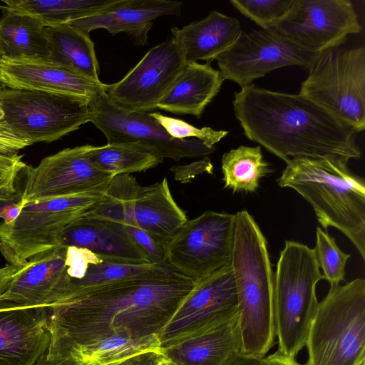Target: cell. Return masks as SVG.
<instances>
[{"label":"cell","instance_id":"1","mask_svg":"<svg viewBox=\"0 0 365 365\" xmlns=\"http://www.w3.org/2000/svg\"><path fill=\"white\" fill-rule=\"evenodd\" d=\"M195 283L167 263L148 272L73 292L48 307V358L115 335L159 334Z\"/></svg>","mask_w":365,"mask_h":365},{"label":"cell","instance_id":"2","mask_svg":"<svg viewBox=\"0 0 365 365\" xmlns=\"http://www.w3.org/2000/svg\"><path fill=\"white\" fill-rule=\"evenodd\" d=\"M232 105L247 138L285 163L296 158H361L356 131L300 93L251 83L235 93Z\"/></svg>","mask_w":365,"mask_h":365},{"label":"cell","instance_id":"3","mask_svg":"<svg viewBox=\"0 0 365 365\" xmlns=\"http://www.w3.org/2000/svg\"><path fill=\"white\" fill-rule=\"evenodd\" d=\"M230 265L237 296L240 354L263 358L277 338L274 276L267 240L247 210L235 214Z\"/></svg>","mask_w":365,"mask_h":365},{"label":"cell","instance_id":"4","mask_svg":"<svg viewBox=\"0 0 365 365\" xmlns=\"http://www.w3.org/2000/svg\"><path fill=\"white\" fill-rule=\"evenodd\" d=\"M340 156L296 158L286 163L277 182L297 192L312 207L319 224L334 227L365 259V182Z\"/></svg>","mask_w":365,"mask_h":365},{"label":"cell","instance_id":"5","mask_svg":"<svg viewBox=\"0 0 365 365\" xmlns=\"http://www.w3.org/2000/svg\"><path fill=\"white\" fill-rule=\"evenodd\" d=\"M305 346L304 365L365 363V280L330 287L318 303Z\"/></svg>","mask_w":365,"mask_h":365},{"label":"cell","instance_id":"6","mask_svg":"<svg viewBox=\"0 0 365 365\" xmlns=\"http://www.w3.org/2000/svg\"><path fill=\"white\" fill-rule=\"evenodd\" d=\"M274 276L277 351L295 358L305 346L319 303L316 287L324 277L314 249L291 240L280 252Z\"/></svg>","mask_w":365,"mask_h":365},{"label":"cell","instance_id":"7","mask_svg":"<svg viewBox=\"0 0 365 365\" xmlns=\"http://www.w3.org/2000/svg\"><path fill=\"white\" fill-rule=\"evenodd\" d=\"M106 192H88L24 205L9 222L0 223V252L20 268L33 257L60 247L59 236L74 220L98 204Z\"/></svg>","mask_w":365,"mask_h":365},{"label":"cell","instance_id":"8","mask_svg":"<svg viewBox=\"0 0 365 365\" xmlns=\"http://www.w3.org/2000/svg\"><path fill=\"white\" fill-rule=\"evenodd\" d=\"M88 212L124 227H138L165 246L187 220L165 178L145 187L130 174L114 176L103 198Z\"/></svg>","mask_w":365,"mask_h":365},{"label":"cell","instance_id":"9","mask_svg":"<svg viewBox=\"0 0 365 365\" xmlns=\"http://www.w3.org/2000/svg\"><path fill=\"white\" fill-rule=\"evenodd\" d=\"M300 94L352 127L365 128V48L335 47L319 53Z\"/></svg>","mask_w":365,"mask_h":365},{"label":"cell","instance_id":"10","mask_svg":"<svg viewBox=\"0 0 365 365\" xmlns=\"http://www.w3.org/2000/svg\"><path fill=\"white\" fill-rule=\"evenodd\" d=\"M1 120L29 145L51 143L90 122L89 101L37 91L0 90Z\"/></svg>","mask_w":365,"mask_h":365},{"label":"cell","instance_id":"11","mask_svg":"<svg viewBox=\"0 0 365 365\" xmlns=\"http://www.w3.org/2000/svg\"><path fill=\"white\" fill-rule=\"evenodd\" d=\"M235 214L206 211L187 220L166 245V263L195 284L231 263Z\"/></svg>","mask_w":365,"mask_h":365},{"label":"cell","instance_id":"12","mask_svg":"<svg viewBox=\"0 0 365 365\" xmlns=\"http://www.w3.org/2000/svg\"><path fill=\"white\" fill-rule=\"evenodd\" d=\"M93 145L63 149L44 158L36 167L26 165L21 201L41 202L88 192H106L113 176L91 159Z\"/></svg>","mask_w":365,"mask_h":365},{"label":"cell","instance_id":"13","mask_svg":"<svg viewBox=\"0 0 365 365\" xmlns=\"http://www.w3.org/2000/svg\"><path fill=\"white\" fill-rule=\"evenodd\" d=\"M89 107L90 122L104 134L107 144L140 143L154 148L163 158L175 161L205 157L215 150L197 139L171 137L150 113L118 106L110 100L106 90L89 101Z\"/></svg>","mask_w":365,"mask_h":365},{"label":"cell","instance_id":"14","mask_svg":"<svg viewBox=\"0 0 365 365\" xmlns=\"http://www.w3.org/2000/svg\"><path fill=\"white\" fill-rule=\"evenodd\" d=\"M237 315L231 265L195 283L160 334L163 349L221 325Z\"/></svg>","mask_w":365,"mask_h":365},{"label":"cell","instance_id":"15","mask_svg":"<svg viewBox=\"0 0 365 365\" xmlns=\"http://www.w3.org/2000/svg\"><path fill=\"white\" fill-rule=\"evenodd\" d=\"M319 54L296 46L273 29H261L242 31L235 43L215 60L225 80L242 87L283 67L309 68Z\"/></svg>","mask_w":365,"mask_h":365},{"label":"cell","instance_id":"16","mask_svg":"<svg viewBox=\"0 0 365 365\" xmlns=\"http://www.w3.org/2000/svg\"><path fill=\"white\" fill-rule=\"evenodd\" d=\"M305 51L321 53L339 47L362 27L348 0H296L289 14L272 29Z\"/></svg>","mask_w":365,"mask_h":365},{"label":"cell","instance_id":"17","mask_svg":"<svg viewBox=\"0 0 365 365\" xmlns=\"http://www.w3.org/2000/svg\"><path fill=\"white\" fill-rule=\"evenodd\" d=\"M186 63L171 38L150 49L120 81L107 85L114 103L129 110H154Z\"/></svg>","mask_w":365,"mask_h":365},{"label":"cell","instance_id":"18","mask_svg":"<svg viewBox=\"0 0 365 365\" xmlns=\"http://www.w3.org/2000/svg\"><path fill=\"white\" fill-rule=\"evenodd\" d=\"M66 252L67 247H56L19 268L0 295V308L50 307L63 300L70 285Z\"/></svg>","mask_w":365,"mask_h":365},{"label":"cell","instance_id":"19","mask_svg":"<svg viewBox=\"0 0 365 365\" xmlns=\"http://www.w3.org/2000/svg\"><path fill=\"white\" fill-rule=\"evenodd\" d=\"M0 81L9 88L65 95L89 101L107 88L101 81L89 79L46 58L26 56L2 57Z\"/></svg>","mask_w":365,"mask_h":365},{"label":"cell","instance_id":"20","mask_svg":"<svg viewBox=\"0 0 365 365\" xmlns=\"http://www.w3.org/2000/svg\"><path fill=\"white\" fill-rule=\"evenodd\" d=\"M58 243L59 246L85 248L108 260L125 264H151L122 224L88 211L65 228Z\"/></svg>","mask_w":365,"mask_h":365},{"label":"cell","instance_id":"21","mask_svg":"<svg viewBox=\"0 0 365 365\" xmlns=\"http://www.w3.org/2000/svg\"><path fill=\"white\" fill-rule=\"evenodd\" d=\"M48 307L0 308V365H34L49 345Z\"/></svg>","mask_w":365,"mask_h":365},{"label":"cell","instance_id":"22","mask_svg":"<svg viewBox=\"0 0 365 365\" xmlns=\"http://www.w3.org/2000/svg\"><path fill=\"white\" fill-rule=\"evenodd\" d=\"M182 4L168 0H117L102 12L68 25L87 34L97 29H104L111 35L124 32L135 45L144 46L155 20L165 15H180Z\"/></svg>","mask_w":365,"mask_h":365},{"label":"cell","instance_id":"23","mask_svg":"<svg viewBox=\"0 0 365 365\" xmlns=\"http://www.w3.org/2000/svg\"><path fill=\"white\" fill-rule=\"evenodd\" d=\"M172 38L186 63H210L231 47L242 32L239 20L212 11L182 29H171Z\"/></svg>","mask_w":365,"mask_h":365},{"label":"cell","instance_id":"24","mask_svg":"<svg viewBox=\"0 0 365 365\" xmlns=\"http://www.w3.org/2000/svg\"><path fill=\"white\" fill-rule=\"evenodd\" d=\"M224 81L220 71L209 62L186 63L157 108L199 118L220 91Z\"/></svg>","mask_w":365,"mask_h":365},{"label":"cell","instance_id":"25","mask_svg":"<svg viewBox=\"0 0 365 365\" xmlns=\"http://www.w3.org/2000/svg\"><path fill=\"white\" fill-rule=\"evenodd\" d=\"M237 315L230 321L163 349L177 365H224L240 353Z\"/></svg>","mask_w":365,"mask_h":365},{"label":"cell","instance_id":"26","mask_svg":"<svg viewBox=\"0 0 365 365\" xmlns=\"http://www.w3.org/2000/svg\"><path fill=\"white\" fill-rule=\"evenodd\" d=\"M157 264H125L108 260L85 248L67 247L66 265L70 285L66 297L75 291L142 274Z\"/></svg>","mask_w":365,"mask_h":365},{"label":"cell","instance_id":"27","mask_svg":"<svg viewBox=\"0 0 365 365\" xmlns=\"http://www.w3.org/2000/svg\"><path fill=\"white\" fill-rule=\"evenodd\" d=\"M46 34L48 60L89 79L100 81L94 43L89 34L68 24L46 27Z\"/></svg>","mask_w":365,"mask_h":365},{"label":"cell","instance_id":"28","mask_svg":"<svg viewBox=\"0 0 365 365\" xmlns=\"http://www.w3.org/2000/svg\"><path fill=\"white\" fill-rule=\"evenodd\" d=\"M150 352H163L159 334L139 339L115 335L73 346L61 356H71L78 365H120L133 357Z\"/></svg>","mask_w":365,"mask_h":365},{"label":"cell","instance_id":"29","mask_svg":"<svg viewBox=\"0 0 365 365\" xmlns=\"http://www.w3.org/2000/svg\"><path fill=\"white\" fill-rule=\"evenodd\" d=\"M0 38L4 56L47 58L46 26L37 19L4 9L0 16Z\"/></svg>","mask_w":365,"mask_h":365},{"label":"cell","instance_id":"30","mask_svg":"<svg viewBox=\"0 0 365 365\" xmlns=\"http://www.w3.org/2000/svg\"><path fill=\"white\" fill-rule=\"evenodd\" d=\"M117 0H3L6 9L30 15L46 27L70 24L98 14Z\"/></svg>","mask_w":365,"mask_h":365},{"label":"cell","instance_id":"31","mask_svg":"<svg viewBox=\"0 0 365 365\" xmlns=\"http://www.w3.org/2000/svg\"><path fill=\"white\" fill-rule=\"evenodd\" d=\"M92 161L113 177L153 168L163 162L154 148L140 143H123L94 146L90 152Z\"/></svg>","mask_w":365,"mask_h":365},{"label":"cell","instance_id":"32","mask_svg":"<svg viewBox=\"0 0 365 365\" xmlns=\"http://www.w3.org/2000/svg\"><path fill=\"white\" fill-rule=\"evenodd\" d=\"M222 171L225 188L234 192H253L260 180L272 173V169L264 159L259 145H240L223 154Z\"/></svg>","mask_w":365,"mask_h":365},{"label":"cell","instance_id":"33","mask_svg":"<svg viewBox=\"0 0 365 365\" xmlns=\"http://www.w3.org/2000/svg\"><path fill=\"white\" fill-rule=\"evenodd\" d=\"M314 251L317 264L322 269L324 277L330 287L339 285L344 280L345 267L350 255L342 252L335 239L319 227L316 231Z\"/></svg>","mask_w":365,"mask_h":365},{"label":"cell","instance_id":"34","mask_svg":"<svg viewBox=\"0 0 365 365\" xmlns=\"http://www.w3.org/2000/svg\"><path fill=\"white\" fill-rule=\"evenodd\" d=\"M296 0H231L240 13L262 29L274 28L291 11Z\"/></svg>","mask_w":365,"mask_h":365},{"label":"cell","instance_id":"35","mask_svg":"<svg viewBox=\"0 0 365 365\" xmlns=\"http://www.w3.org/2000/svg\"><path fill=\"white\" fill-rule=\"evenodd\" d=\"M150 115L171 137L178 139H197L209 147L215 146V143L229 133L227 130H217L210 127L198 128L181 119L166 116L159 112L150 113Z\"/></svg>","mask_w":365,"mask_h":365},{"label":"cell","instance_id":"36","mask_svg":"<svg viewBox=\"0 0 365 365\" xmlns=\"http://www.w3.org/2000/svg\"><path fill=\"white\" fill-rule=\"evenodd\" d=\"M171 170L175 173V178L178 180L185 182L187 179L204 173L212 174L213 166L210 158H205L188 165L173 167Z\"/></svg>","mask_w":365,"mask_h":365},{"label":"cell","instance_id":"37","mask_svg":"<svg viewBox=\"0 0 365 365\" xmlns=\"http://www.w3.org/2000/svg\"><path fill=\"white\" fill-rule=\"evenodd\" d=\"M224 365H267L265 356L259 358L240 353L233 356Z\"/></svg>","mask_w":365,"mask_h":365},{"label":"cell","instance_id":"38","mask_svg":"<svg viewBox=\"0 0 365 365\" xmlns=\"http://www.w3.org/2000/svg\"><path fill=\"white\" fill-rule=\"evenodd\" d=\"M34 365H78L76 361L69 356H61L48 358L46 352L36 361Z\"/></svg>","mask_w":365,"mask_h":365},{"label":"cell","instance_id":"39","mask_svg":"<svg viewBox=\"0 0 365 365\" xmlns=\"http://www.w3.org/2000/svg\"><path fill=\"white\" fill-rule=\"evenodd\" d=\"M160 354L161 353L150 352L140 354L127 360L120 365H153Z\"/></svg>","mask_w":365,"mask_h":365},{"label":"cell","instance_id":"40","mask_svg":"<svg viewBox=\"0 0 365 365\" xmlns=\"http://www.w3.org/2000/svg\"><path fill=\"white\" fill-rule=\"evenodd\" d=\"M267 365H302L295 358L289 357L276 351L272 354L265 356Z\"/></svg>","mask_w":365,"mask_h":365},{"label":"cell","instance_id":"41","mask_svg":"<svg viewBox=\"0 0 365 365\" xmlns=\"http://www.w3.org/2000/svg\"><path fill=\"white\" fill-rule=\"evenodd\" d=\"M17 269L9 264L0 268V295L7 288Z\"/></svg>","mask_w":365,"mask_h":365},{"label":"cell","instance_id":"42","mask_svg":"<svg viewBox=\"0 0 365 365\" xmlns=\"http://www.w3.org/2000/svg\"><path fill=\"white\" fill-rule=\"evenodd\" d=\"M19 202H21V195L19 192L13 195L0 197V217L4 219L7 208Z\"/></svg>","mask_w":365,"mask_h":365},{"label":"cell","instance_id":"43","mask_svg":"<svg viewBox=\"0 0 365 365\" xmlns=\"http://www.w3.org/2000/svg\"><path fill=\"white\" fill-rule=\"evenodd\" d=\"M24 205V204L21 201L19 203L9 206L6 210L3 222H9L16 218Z\"/></svg>","mask_w":365,"mask_h":365},{"label":"cell","instance_id":"44","mask_svg":"<svg viewBox=\"0 0 365 365\" xmlns=\"http://www.w3.org/2000/svg\"><path fill=\"white\" fill-rule=\"evenodd\" d=\"M153 365H177L163 353L160 354Z\"/></svg>","mask_w":365,"mask_h":365},{"label":"cell","instance_id":"45","mask_svg":"<svg viewBox=\"0 0 365 365\" xmlns=\"http://www.w3.org/2000/svg\"><path fill=\"white\" fill-rule=\"evenodd\" d=\"M4 56V53L2 43H1V41L0 38V59ZM4 88H5V86L2 84V83L0 81V90L3 89Z\"/></svg>","mask_w":365,"mask_h":365},{"label":"cell","instance_id":"46","mask_svg":"<svg viewBox=\"0 0 365 365\" xmlns=\"http://www.w3.org/2000/svg\"><path fill=\"white\" fill-rule=\"evenodd\" d=\"M3 118H4V111L1 108V107L0 106V123L2 120Z\"/></svg>","mask_w":365,"mask_h":365},{"label":"cell","instance_id":"47","mask_svg":"<svg viewBox=\"0 0 365 365\" xmlns=\"http://www.w3.org/2000/svg\"><path fill=\"white\" fill-rule=\"evenodd\" d=\"M4 9V5L1 6L0 5V9L3 10Z\"/></svg>","mask_w":365,"mask_h":365},{"label":"cell","instance_id":"48","mask_svg":"<svg viewBox=\"0 0 365 365\" xmlns=\"http://www.w3.org/2000/svg\"><path fill=\"white\" fill-rule=\"evenodd\" d=\"M361 365H365V363L362 364Z\"/></svg>","mask_w":365,"mask_h":365}]
</instances>
